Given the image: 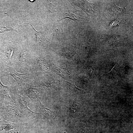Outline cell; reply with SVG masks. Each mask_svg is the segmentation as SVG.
Segmentation results:
<instances>
[{
    "mask_svg": "<svg viewBox=\"0 0 133 133\" xmlns=\"http://www.w3.org/2000/svg\"><path fill=\"white\" fill-rule=\"evenodd\" d=\"M63 17L62 18L60 21L66 18H69L74 21L77 20L76 14L73 11H69L65 12L63 14Z\"/></svg>",
    "mask_w": 133,
    "mask_h": 133,
    "instance_id": "9",
    "label": "cell"
},
{
    "mask_svg": "<svg viewBox=\"0 0 133 133\" xmlns=\"http://www.w3.org/2000/svg\"><path fill=\"white\" fill-rule=\"evenodd\" d=\"M2 112L3 119L5 120L16 123L27 122L26 115L20 112L16 105L3 104Z\"/></svg>",
    "mask_w": 133,
    "mask_h": 133,
    "instance_id": "1",
    "label": "cell"
},
{
    "mask_svg": "<svg viewBox=\"0 0 133 133\" xmlns=\"http://www.w3.org/2000/svg\"><path fill=\"white\" fill-rule=\"evenodd\" d=\"M14 48H8L5 50V54L6 59L9 63L11 64L10 59L12 55Z\"/></svg>",
    "mask_w": 133,
    "mask_h": 133,
    "instance_id": "11",
    "label": "cell"
},
{
    "mask_svg": "<svg viewBox=\"0 0 133 133\" xmlns=\"http://www.w3.org/2000/svg\"><path fill=\"white\" fill-rule=\"evenodd\" d=\"M74 3L82 9L85 12L89 13L91 4L86 0H74Z\"/></svg>",
    "mask_w": 133,
    "mask_h": 133,
    "instance_id": "7",
    "label": "cell"
},
{
    "mask_svg": "<svg viewBox=\"0 0 133 133\" xmlns=\"http://www.w3.org/2000/svg\"><path fill=\"white\" fill-rule=\"evenodd\" d=\"M27 53V50H22L19 53L17 58V60L20 64H23L25 62Z\"/></svg>",
    "mask_w": 133,
    "mask_h": 133,
    "instance_id": "10",
    "label": "cell"
},
{
    "mask_svg": "<svg viewBox=\"0 0 133 133\" xmlns=\"http://www.w3.org/2000/svg\"><path fill=\"white\" fill-rule=\"evenodd\" d=\"M38 62L40 66L44 69L48 68L49 66L45 60L42 58H40L38 59Z\"/></svg>",
    "mask_w": 133,
    "mask_h": 133,
    "instance_id": "13",
    "label": "cell"
},
{
    "mask_svg": "<svg viewBox=\"0 0 133 133\" xmlns=\"http://www.w3.org/2000/svg\"><path fill=\"white\" fill-rule=\"evenodd\" d=\"M80 104L77 102H74L72 106L68 108L70 112L72 113L78 111L80 108Z\"/></svg>",
    "mask_w": 133,
    "mask_h": 133,
    "instance_id": "15",
    "label": "cell"
},
{
    "mask_svg": "<svg viewBox=\"0 0 133 133\" xmlns=\"http://www.w3.org/2000/svg\"><path fill=\"white\" fill-rule=\"evenodd\" d=\"M14 129H19L17 123L8 121L3 119L0 121V131L5 132Z\"/></svg>",
    "mask_w": 133,
    "mask_h": 133,
    "instance_id": "6",
    "label": "cell"
},
{
    "mask_svg": "<svg viewBox=\"0 0 133 133\" xmlns=\"http://www.w3.org/2000/svg\"><path fill=\"white\" fill-rule=\"evenodd\" d=\"M27 23L31 25L36 32L35 34L36 36L37 42H38L40 44V42L42 40H47L45 37L44 33L42 32H38L36 31L30 23H26L24 24Z\"/></svg>",
    "mask_w": 133,
    "mask_h": 133,
    "instance_id": "12",
    "label": "cell"
},
{
    "mask_svg": "<svg viewBox=\"0 0 133 133\" xmlns=\"http://www.w3.org/2000/svg\"><path fill=\"white\" fill-rule=\"evenodd\" d=\"M119 66L117 64L116 65L112 70L108 73V76L113 78L121 77Z\"/></svg>",
    "mask_w": 133,
    "mask_h": 133,
    "instance_id": "8",
    "label": "cell"
},
{
    "mask_svg": "<svg viewBox=\"0 0 133 133\" xmlns=\"http://www.w3.org/2000/svg\"><path fill=\"white\" fill-rule=\"evenodd\" d=\"M85 68L88 74L91 77L95 76V70L91 66H87L85 67Z\"/></svg>",
    "mask_w": 133,
    "mask_h": 133,
    "instance_id": "16",
    "label": "cell"
},
{
    "mask_svg": "<svg viewBox=\"0 0 133 133\" xmlns=\"http://www.w3.org/2000/svg\"><path fill=\"white\" fill-rule=\"evenodd\" d=\"M5 71L12 76L16 81L18 85L22 88L23 83L24 80L28 78L29 74L27 73L20 74L12 68L9 66H5Z\"/></svg>",
    "mask_w": 133,
    "mask_h": 133,
    "instance_id": "4",
    "label": "cell"
},
{
    "mask_svg": "<svg viewBox=\"0 0 133 133\" xmlns=\"http://www.w3.org/2000/svg\"><path fill=\"white\" fill-rule=\"evenodd\" d=\"M5 133H21L19 129H14L4 132Z\"/></svg>",
    "mask_w": 133,
    "mask_h": 133,
    "instance_id": "17",
    "label": "cell"
},
{
    "mask_svg": "<svg viewBox=\"0 0 133 133\" xmlns=\"http://www.w3.org/2000/svg\"><path fill=\"white\" fill-rule=\"evenodd\" d=\"M9 88L3 84L0 80V102L3 104L8 103L15 105L9 95Z\"/></svg>",
    "mask_w": 133,
    "mask_h": 133,
    "instance_id": "5",
    "label": "cell"
},
{
    "mask_svg": "<svg viewBox=\"0 0 133 133\" xmlns=\"http://www.w3.org/2000/svg\"><path fill=\"white\" fill-rule=\"evenodd\" d=\"M11 30H14L17 32L11 26H7L0 25V33Z\"/></svg>",
    "mask_w": 133,
    "mask_h": 133,
    "instance_id": "14",
    "label": "cell"
},
{
    "mask_svg": "<svg viewBox=\"0 0 133 133\" xmlns=\"http://www.w3.org/2000/svg\"><path fill=\"white\" fill-rule=\"evenodd\" d=\"M3 104L0 102V121L3 119L2 116V106Z\"/></svg>",
    "mask_w": 133,
    "mask_h": 133,
    "instance_id": "18",
    "label": "cell"
},
{
    "mask_svg": "<svg viewBox=\"0 0 133 133\" xmlns=\"http://www.w3.org/2000/svg\"><path fill=\"white\" fill-rule=\"evenodd\" d=\"M16 96L14 102L21 113L26 116L27 115L31 116L33 114H38L29 108L24 95L21 92L18 91Z\"/></svg>",
    "mask_w": 133,
    "mask_h": 133,
    "instance_id": "3",
    "label": "cell"
},
{
    "mask_svg": "<svg viewBox=\"0 0 133 133\" xmlns=\"http://www.w3.org/2000/svg\"><path fill=\"white\" fill-rule=\"evenodd\" d=\"M22 89L25 94L28 96L32 102L38 105L41 103L40 91L36 86L26 83L22 86Z\"/></svg>",
    "mask_w": 133,
    "mask_h": 133,
    "instance_id": "2",
    "label": "cell"
}]
</instances>
